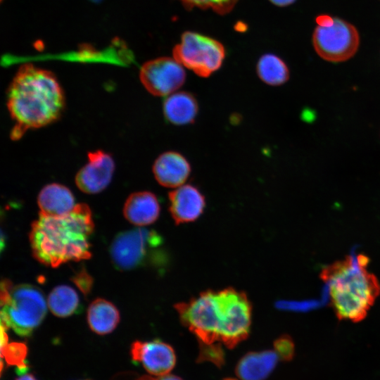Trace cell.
Wrapping results in <instances>:
<instances>
[{"label": "cell", "mask_w": 380, "mask_h": 380, "mask_svg": "<svg viewBox=\"0 0 380 380\" xmlns=\"http://www.w3.org/2000/svg\"><path fill=\"white\" fill-rule=\"evenodd\" d=\"M85 380H89V379H85Z\"/></svg>", "instance_id": "34"}, {"label": "cell", "mask_w": 380, "mask_h": 380, "mask_svg": "<svg viewBox=\"0 0 380 380\" xmlns=\"http://www.w3.org/2000/svg\"><path fill=\"white\" fill-rule=\"evenodd\" d=\"M273 4L278 6H286L293 4L296 0H270Z\"/></svg>", "instance_id": "30"}, {"label": "cell", "mask_w": 380, "mask_h": 380, "mask_svg": "<svg viewBox=\"0 0 380 380\" xmlns=\"http://www.w3.org/2000/svg\"><path fill=\"white\" fill-rule=\"evenodd\" d=\"M120 321V313L110 302L97 298L92 301L87 310V322L91 331L104 335L112 332Z\"/></svg>", "instance_id": "19"}, {"label": "cell", "mask_w": 380, "mask_h": 380, "mask_svg": "<svg viewBox=\"0 0 380 380\" xmlns=\"http://www.w3.org/2000/svg\"><path fill=\"white\" fill-rule=\"evenodd\" d=\"M160 204L156 196L149 191L132 194L126 200L123 213L132 224L145 226L153 223L160 214Z\"/></svg>", "instance_id": "16"}, {"label": "cell", "mask_w": 380, "mask_h": 380, "mask_svg": "<svg viewBox=\"0 0 380 380\" xmlns=\"http://www.w3.org/2000/svg\"><path fill=\"white\" fill-rule=\"evenodd\" d=\"M169 210L177 224L196 220L205 207L204 196L196 186L183 184L168 194Z\"/></svg>", "instance_id": "13"}, {"label": "cell", "mask_w": 380, "mask_h": 380, "mask_svg": "<svg viewBox=\"0 0 380 380\" xmlns=\"http://www.w3.org/2000/svg\"><path fill=\"white\" fill-rule=\"evenodd\" d=\"M15 380H37L32 374H23Z\"/></svg>", "instance_id": "31"}, {"label": "cell", "mask_w": 380, "mask_h": 380, "mask_svg": "<svg viewBox=\"0 0 380 380\" xmlns=\"http://www.w3.org/2000/svg\"><path fill=\"white\" fill-rule=\"evenodd\" d=\"M1 320L22 336H30L45 317L47 303L41 290L31 284H1Z\"/></svg>", "instance_id": "4"}, {"label": "cell", "mask_w": 380, "mask_h": 380, "mask_svg": "<svg viewBox=\"0 0 380 380\" xmlns=\"http://www.w3.org/2000/svg\"><path fill=\"white\" fill-rule=\"evenodd\" d=\"M334 19L327 15H319L316 18L319 26L329 27L334 24Z\"/></svg>", "instance_id": "29"}, {"label": "cell", "mask_w": 380, "mask_h": 380, "mask_svg": "<svg viewBox=\"0 0 380 380\" xmlns=\"http://www.w3.org/2000/svg\"><path fill=\"white\" fill-rule=\"evenodd\" d=\"M223 380H236V379L234 378L227 377V378H224Z\"/></svg>", "instance_id": "32"}, {"label": "cell", "mask_w": 380, "mask_h": 380, "mask_svg": "<svg viewBox=\"0 0 380 380\" xmlns=\"http://www.w3.org/2000/svg\"><path fill=\"white\" fill-rule=\"evenodd\" d=\"M94 225L90 208L84 203L76 204L72 212L63 216L39 215L30 232L34 258L51 267L89 259Z\"/></svg>", "instance_id": "2"}, {"label": "cell", "mask_w": 380, "mask_h": 380, "mask_svg": "<svg viewBox=\"0 0 380 380\" xmlns=\"http://www.w3.org/2000/svg\"><path fill=\"white\" fill-rule=\"evenodd\" d=\"M63 90L55 75L46 70L25 64L18 70L7 92V106L15 126L13 139L26 130L55 121L64 108Z\"/></svg>", "instance_id": "1"}, {"label": "cell", "mask_w": 380, "mask_h": 380, "mask_svg": "<svg viewBox=\"0 0 380 380\" xmlns=\"http://www.w3.org/2000/svg\"><path fill=\"white\" fill-rule=\"evenodd\" d=\"M321 303L317 300H281L277 303V307L282 310L305 312L317 308Z\"/></svg>", "instance_id": "26"}, {"label": "cell", "mask_w": 380, "mask_h": 380, "mask_svg": "<svg viewBox=\"0 0 380 380\" xmlns=\"http://www.w3.org/2000/svg\"><path fill=\"white\" fill-rule=\"evenodd\" d=\"M256 70L259 78L265 84L272 86L283 84L289 78V70L286 64L272 53H267L260 58Z\"/></svg>", "instance_id": "20"}, {"label": "cell", "mask_w": 380, "mask_h": 380, "mask_svg": "<svg viewBox=\"0 0 380 380\" xmlns=\"http://www.w3.org/2000/svg\"><path fill=\"white\" fill-rule=\"evenodd\" d=\"M47 305L56 316L65 317L75 313L80 305L77 292L70 286L61 285L55 287L49 293Z\"/></svg>", "instance_id": "21"}, {"label": "cell", "mask_w": 380, "mask_h": 380, "mask_svg": "<svg viewBox=\"0 0 380 380\" xmlns=\"http://www.w3.org/2000/svg\"><path fill=\"white\" fill-rule=\"evenodd\" d=\"M39 215L48 217H61L73 210L75 198L70 190L59 184L44 186L37 198Z\"/></svg>", "instance_id": "17"}, {"label": "cell", "mask_w": 380, "mask_h": 380, "mask_svg": "<svg viewBox=\"0 0 380 380\" xmlns=\"http://www.w3.org/2000/svg\"><path fill=\"white\" fill-rule=\"evenodd\" d=\"M91 1H94L96 2V1H99L101 0H91Z\"/></svg>", "instance_id": "33"}, {"label": "cell", "mask_w": 380, "mask_h": 380, "mask_svg": "<svg viewBox=\"0 0 380 380\" xmlns=\"http://www.w3.org/2000/svg\"><path fill=\"white\" fill-rule=\"evenodd\" d=\"M187 9L199 8H210L215 12L224 15L229 13L238 0H179Z\"/></svg>", "instance_id": "24"}, {"label": "cell", "mask_w": 380, "mask_h": 380, "mask_svg": "<svg viewBox=\"0 0 380 380\" xmlns=\"http://www.w3.org/2000/svg\"><path fill=\"white\" fill-rule=\"evenodd\" d=\"M369 259L353 253L321 272L323 299L330 301L340 319L362 320L380 292L376 278L367 270Z\"/></svg>", "instance_id": "3"}, {"label": "cell", "mask_w": 380, "mask_h": 380, "mask_svg": "<svg viewBox=\"0 0 380 380\" xmlns=\"http://www.w3.org/2000/svg\"><path fill=\"white\" fill-rule=\"evenodd\" d=\"M172 53L179 63L202 77L217 70L225 58L224 47L220 42L191 31L182 34Z\"/></svg>", "instance_id": "6"}, {"label": "cell", "mask_w": 380, "mask_h": 380, "mask_svg": "<svg viewBox=\"0 0 380 380\" xmlns=\"http://www.w3.org/2000/svg\"><path fill=\"white\" fill-rule=\"evenodd\" d=\"M72 280L85 296L90 292L93 284V279L85 270L82 269L77 272L72 277Z\"/></svg>", "instance_id": "27"}, {"label": "cell", "mask_w": 380, "mask_h": 380, "mask_svg": "<svg viewBox=\"0 0 380 380\" xmlns=\"http://www.w3.org/2000/svg\"><path fill=\"white\" fill-rule=\"evenodd\" d=\"M278 360L273 350L249 352L238 361L235 373L241 380H265L275 369Z\"/></svg>", "instance_id": "15"}, {"label": "cell", "mask_w": 380, "mask_h": 380, "mask_svg": "<svg viewBox=\"0 0 380 380\" xmlns=\"http://www.w3.org/2000/svg\"><path fill=\"white\" fill-rule=\"evenodd\" d=\"M114 169V161L109 154L102 151L90 152L88 163L75 177L76 185L84 193H99L110 182Z\"/></svg>", "instance_id": "12"}, {"label": "cell", "mask_w": 380, "mask_h": 380, "mask_svg": "<svg viewBox=\"0 0 380 380\" xmlns=\"http://www.w3.org/2000/svg\"><path fill=\"white\" fill-rule=\"evenodd\" d=\"M225 310L226 322L221 337L228 348L246 339L251 323V304L243 292L232 288L220 291Z\"/></svg>", "instance_id": "9"}, {"label": "cell", "mask_w": 380, "mask_h": 380, "mask_svg": "<svg viewBox=\"0 0 380 380\" xmlns=\"http://www.w3.org/2000/svg\"><path fill=\"white\" fill-rule=\"evenodd\" d=\"M162 243L154 231L136 228L119 233L110 246L114 266L120 270H131L152 260L153 253Z\"/></svg>", "instance_id": "7"}, {"label": "cell", "mask_w": 380, "mask_h": 380, "mask_svg": "<svg viewBox=\"0 0 380 380\" xmlns=\"http://www.w3.org/2000/svg\"><path fill=\"white\" fill-rule=\"evenodd\" d=\"M198 111L195 96L187 91L172 94L164 101L163 113L166 120L177 125L192 123Z\"/></svg>", "instance_id": "18"}, {"label": "cell", "mask_w": 380, "mask_h": 380, "mask_svg": "<svg viewBox=\"0 0 380 380\" xmlns=\"http://www.w3.org/2000/svg\"><path fill=\"white\" fill-rule=\"evenodd\" d=\"M156 181L163 186L177 188L184 184L191 173V166L182 154L167 151L160 155L153 165Z\"/></svg>", "instance_id": "14"}, {"label": "cell", "mask_w": 380, "mask_h": 380, "mask_svg": "<svg viewBox=\"0 0 380 380\" xmlns=\"http://www.w3.org/2000/svg\"><path fill=\"white\" fill-rule=\"evenodd\" d=\"M27 347L22 342H11L1 346V355L8 365L15 366L20 374L27 369L26 357Z\"/></svg>", "instance_id": "22"}, {"label": "cell", "mask_w": 380, "mask_h": 380, "mask_svg": "<svg viewBox=\"0 0 380 380\" xmlns=\"http://www.w3.org/2000/svg\"><path fill=\"white\" fill-rule=\"evenodd\" d=\"M186 80L183 66L175 58L160 57L145 63L140 70V80L151 94L165 96L180 88Z\"/></svg>", "instance_id": "10"}, {"label": "cell", "mask_w": 380, "mask_h": 380, "mask_svg": "<svg viewBox=\"0 0 380 380\" xmlns=\"http://www.w3.org/2000/svg\"><path fill=\"white\" fill-rule=\"evenodd\" d=\"M175 308L182 323L198 338L199 342H220L225 323V312L218 291H204L197 298L176 304Z\"/></svg>", "instance_id": "5"}, {"label": "cell", "mask_w": 380, "mask_h": 380, "mask_svg": "<svg viewBox=\"0 0 380 380\" xmlns=\"http://www.w3.org/2000/svg\"><path fill=\"white\" fill-rule=\"evenodd\" d=\"M197 362H210L219 368L225 364V353L220 342L204 343L199 342Z\"/></svg>", "instance_id": "23"}, {"label": "cell", "mask_w": 380, "mask_h": 380, "mask_svg": "<svg viewBox=\"0 0 380 380\" xmlns=\"http://www.w3.org/2000/svg\"><path fill=\"white\" fill-rule=\"evenodd\" d=\"M329 27L317 26L312 35V43L317 54L331 62L344 61L357 51L360 37L356 28L350 23L334 18Z\"/></svg>", "instance_id": "8"}, {"label": "cell", "mask_w": 380, "mask_h": 380, "mask_svg": "<svg viewBox=\"0 0 380 380\" xmlns=\"http://www.w3.org/2000/svg\"><path fill=\"white\" fill-rule=\"evenodd\" d=\"M137 380H183L181 377L173 374H165L163 376H158L157 377L144 375L138 378Z\"/></svg>", "instance_id": "28"}, {"label": "cell", "mask_w": 380, "mask_h": 380, "mask_svg": "<svg viewBox=\"0 0 380 380\" xmlns=\"http://www.w3.org/2000/svg\"><path fill=\"white\" fill-rule=\"evenodd\" d=\"M130 353L134 363L141 364L149 374L155 376L169 374L177 361L173 348L159 339L136 341L131 346Z\"/></svg>", "instance_id": "11"}, {"label": "cell", "mask_w": 380, "mask_h": 380, "mask_svg": "<svg viewBox=\"0 0 380 380\" xmlns=\"http://www.w3.org/2000/svg\"><path fill=\"white\" fill-rule=\"evenodd\" d=\"M274 348L279 358L282 361L289 362L294 357V343L288 335H283L277 338L274 343Z\"/></svg>", "instance_id": "25"}]
</instances>
